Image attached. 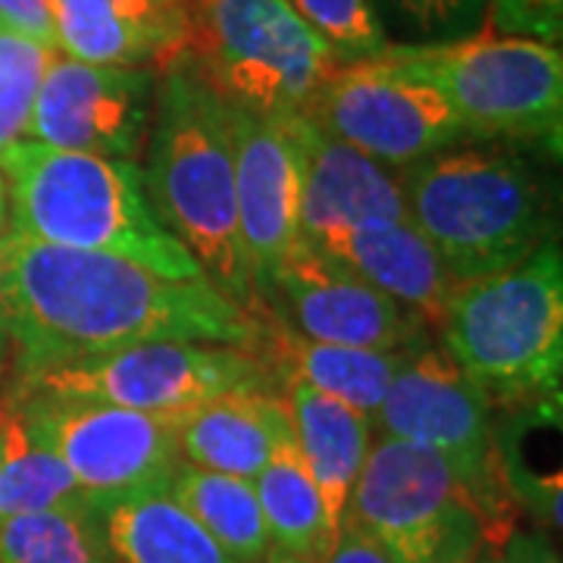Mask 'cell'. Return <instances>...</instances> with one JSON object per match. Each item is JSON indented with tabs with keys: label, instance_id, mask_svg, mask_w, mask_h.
I'll return each instance as SVG.
<instances>
[{
	"label": "cell",
	"instance_id": "obj_8",
	"mask_svg": "<svg viewBox=\"0 0 563 563\" xmlns=\"http://www.w3.org/2000/svg\"><path fill=\"white\" fill-rule=\"evenodd\" d=\"M495 410L442 347H417L388 385L376 426L388 439L420 444L442 454L457 473L483 517L488 542L501 548L520 507L507 495L492 439Z\"/></svg>",
	"mask_w": 563,
	"mask_h": 563
},
{
	"label": "cell",
	"instance_id": "obj_35",
	"mask_svg": "<svg viewBox=\"0 0 563 563\" xmlns=\"http://www.w3.org/2000/svg\"><path fill=\"white\" fill-rule=\"evenodd\" d=\"M10 357V332H7V317H3V291H0V369Z\"/></svg>",
	"mask_w": 563,
	"mask_h": 563
},
{
	"label": "cell",
	"instance_id": "obj_38",
	"mask_svg": "<svg viewBox=\"0 0 563 563\" xmlns=\"http://www.w3.org/2000/svg\"><path fill=\"white\" fill-rule=\"evenodd\" d=\"M3 420H7V404L0 401V454H3Z\"/></svg>",
	"mask_w": 563,
	"mask_h": 563
},
{
	"label": "cell",
	"instance_id": "obj_30",
	"mask_svg": "<svg viewBox=\"0 0 563 563\" xmlns=\"http://www.w3.org/2000/svg\"><path fill=\"white\" fill-rule=\"evenodd\" d=\"M485 29L558 44L563 35V0H488Z\"/></svg>",
	"mask_w": 563,
	"mask_h": 563
},
{
	"label": "cell",
	"instance_id": "obj_1",
	"mask_svg": "<svg viewBox=\"0 0 563 563\" xmlns=\"http://www.w3.org/2000/svg\"><path fill=\"white\" fill-rule=\"evenodd\" d=\"M0 291L16 379L151 342H217L254 351L261 322L213 282L169 279L139 263L0 239Z\"/></svg>",
	"mask_w": 563,
	"mask_h": 563
},
{
	"label": "cell",
	"instance_id": "obj_17",
	"mask_svg": "<svg viewBox=\"0 0 563 563\" xmlns=\"http://www.w3.org/2000/svg\"><path fill=\"white\" fill-rule=\"evenodd\" d=\"M57 47L91 66L151 69L157 79L188 51L181 0H51Z\"/></svg>",
	"mask_w": 563,
	"mask_h": 563
},
{
	"label": "cell",
	"instance_id": "obj_12",
	"mask_svg": "<svg viewBox=\"0 0 563 563\" xmlns=\"http://www.w3.org/2000/svg\"><path fill=\"white\" fill-rule=\"evenodd\" d=\"M301 117L383 166H413L466 139L442 95L383 54L342 63Z\"/></svg>",
	"mask_w": 563,
	"mask_h": 563
},
{
	"label": "cell",
	"instance_id": "obj_24",
	"mask_svg": "<svg viewBox=\"0 0 563 563\" xmlns=\"http://www.w3.org/2000/svg\"><path fill=\"white\" fill-rule=\"evenodd\" d=\"M254 492L273 548L298 554L310 563H322L329 551L325 510L320 488L291 439L282 442L273 457L263 463V470L254 476Z\"/></svg>",
	"mask_w": 563,
	"mask_h": 563
},
{
	"label": "cell",
	"instance_id": "obj_7",
	"mask_svg": "<svg viewBox=\"0 0 563 563\" xmlns=\"http://www.w3.org/2000/svg\"><path fill=\"white\" fill-rule=\"evenodd\" d=\"M401 73L432 85L466 139L561 144L563 54L558 44L483 29L439 44H388Z\"/></svg>",
	"mask_w": 563,
	"mask_h": 563
},
{
	"label": "cell",
	"instance_id": "obj_36",
	"mask_svg": "<svg viewBox=\"0 0 563 563\" xmlns=\"http://www.w3.org/2000/svg\"><path fill=\"white\" fill-rule=\"evenodd\" d=\"M261 563H310V561H303V558H298V554H288V551H282V548H269Z\"/></svg>",
	"mask_w": 563,
	"mask_h": 563
},
{
	"label": "cell",
	"instance_id": "obj_26",
	"mask_svg": "<svg viewBox=\"0 0 563 563\" xmlns=\"http://www.w3.org/2000/svg\"><path fill=\"white\" fill-rule=\"evenodd\" d=\"M0 563H110L101 514L44 510L0 517Z\"/></svg>",
	"mask_w": 563,
	"mask_h": 563
},
{
	"label": "cell",
	"instance_id": "obj_37",
	"mask_svg": "<svg viewBox=\"0 0 563 563\" xmlns=\"http://www.w3.org/2000/svg\"><path fill=\"white\" fill-rule=\"evenodd\" d=\"M7 220H10V198H7V181L0 173V232L7 229Z\"/></svg>",
	"mask_w": 563,
	"mask_h": 563
},
{
	"label": "cell",
	"instance_id": "obj_33",
	"mask_svg": "<svg viewBox=\"0 0 563 563\" xmlns=\"http://www.w3.org/2000/svg\"><path fill=\"white\" fill-rule=\"evenodd\" d=\"M501 563H561V551L551 544L544 529H514L501 544Z\"/></svg>",
	"mask_w": 563,
	"mask_h": 563
},
{
	"label": "cell",
	"instance_id": "obj_32",
	"mask_svg": "<svg viewBox=\"0 0 563 563\" xmlns=\"http://www.w3.org/2000/svg\"><path fill=\"white\" fill-rule=\"evenodd\" d=\"M322 563H395L391 554L373 536H366L363 529L344 520L335 542L329 544Z\"/></svg>",
	"mask_w": 563,
	"mask_h": 563
},
{
	"label": "cell",
	"instance_id": "obj_29",
	"mask_svg": "<svg viewBox=\"0 0 563 563\" xmlns=\"http://www.w3.org/2000/svg\"><path fill=\"white\" fill-rule=\"evenodd\" d=\"M398 20L426 44L463 38L476 22L483 0H391Z\"/></svg>",
	"mask_w": 563,
	"mask_h": 563
},
{
	"label": "cell",
	"instance_id": "obj_2",
	"mask_svg": "<svg viewBox=\"0 0 563 563\" xmlns=\"http://www.w3.org/2000/svg\"><path fill=\"white\" fill-rule=\"evenodd\" d=\"M13 235L113 254L169 279H201V266L157 220L135 161H110L16 141L0 151Z\"/></svg>",
	"mask_w": 563,
	"mask_h": 563
},
{
	"label": "cell",
	"instance_id": "obj_16",
	"mask_svg": "<svg viewBox=\"0 0 563 563\" xmlns=\"http://www.w3.org/2000/svg\"><path fill=\"white\" fill-rule=\"evenodd\" d=\"M279 122L301 163L303 242L322 244L342 232L407 220L404 185L388 166L325 135L303 117H279Z\"/></svg>",
	"mask_w": 563,
	"mask_h": 563
},
{
	"label": "cell",
	"instance_id": "obj_15",
	"mask_svg": "<svg viewBox=\"0 0 563 563\" xmlns=\"http://www.w3.org/2000/svg\"><path fill=\"white\" fill-rule=\"evenodd\" d=\"M229 132L235 157L239 235L263 313V298L282 261L301 242V163L295 141L279 120L229 107Z\"/></svg>",
	"mask_w": 563,
	"mask_h": 563
},
{
	"label": "cell",
	"instance_id": "obj_4",
	"mask_svg": "<svg viewBox=\"0 0 563 563\" xmlns=\"http://www.w3.org/2000/svg\"><path fill=\"white\" fill-rule=\"evenodd\" d=\"M407 220L457 282L507 273L551 235V203L536 169L510 147L470 144L429 154L401 179Z\"/></svg>",
	"mask_w": 563,
	"mask_h": 563
},
{
	"label": "cell",
	"instance_id": "obj_9",
	"mask_svg": "<svg viewBox=\"0 0 563 563\" xmlns=\"http://www.w3.org/2000/svg\"><path fill=\"white\" fill-rule=\"evenodd\" d=\"M344 520L373 536L395 563H454L488 542L451 463L388 435L369 448Z\"/></svg>",
	"mask_w": 563,
	"mask_h": 563
},
{
	"label": "cell",
	"instance_id": "obj_25",
	"mask_svg": "<svg viewBox=\"0 0 563 563\" xmlns=\"http://www.w3.org/2000/svg\"><path fill=\"white\" fill-rule=\"evenodd\" d=\"M7 404V401H3ZM44 510H91L98 514L66 463L38 444L22 426L20 413L7 404L3 454H0V517L44 514Z\"/></svg>",
	"mask_w": 563,
	"mask_h": 563
},
{
	"label": "cell",
	"instance_id": "obj_5",
	"mask_svg": "<svg viewBox=\"0 0 563 563\" xmlns=\"http://www.w3.org/2000/svg\"><path fill=\"white\" fill-rule=\"evenodd\" d=\"M442 342L492 410L561 404V247L548 242L507 273L461 282L442 322Z\"/></svg>",
	"mask_w": 563,
	"mask_h": 563
},
{
	"label": "cell",
	"instance_id": "obj_13",
	"mask_svg": "<svg viewBox=\"0 0 563 563\" xmlns=\"http://www.w3.org/2000/svg\"><path fill=\"white\" fill-rule=\"evenodd\" d=\"M157 76L129 66H91L57 54L29 120L32 141L110 161H135L151 135Z\"/></svg>",
	"mask_w": 563,
	"mask_h": 563
},
{
	"label": "cell",
	"instance_id": "obj_20",
	"mask_svg": "<svg viewBox=\"0 0 563 563\" xmlns=\"http://www.w3.org/2000/svg\"><path fill=\"white\" fill-rule=\"evenodd\" d=\"M417 347L404 351H369V347H342V344L310 342L291 332L285 322L263 313L261 342L254 354L266 363L273 383L298 379L329 398L361 410L366 420H376L388 385L401 373Z\"/></svg>",
	"mask_w": 563,
	"mask_h": 563
},
{
	"label": "cell",
	"instance_id": "obj_34",
	"mask_svg": "<svg viewBox=\"0 0 563 563\" xmlns=\"http://www.w3.org/2000/svg\"><path fill=\"white\" fill-rule=\"evenodd\" d=\"M454 563H501V548L492 542L479 544L476 551H470L466 558H461V561Z\"/></svg>",
	"mask_w": 563,
	"mask_h": 563
},
{
	"label": "cell",
	"instance_id": "obj_3",
	"mask_svg": "<svg viewBox=\"0 0 563 563\" xmlns=\"http://www.w3.org/2000/svg\"><path fill=\"white\" fill-rule=\"evenodd\" d=\"M147 141L144 191L157 220L179 239L203 276L257 320L261 307L239 235L229 107L179 63L157 79Z\"/></svg>",
	"mask_w": 563,
	"mask_h": 563
},
{
	"label": "cell",
	"instance_id": "obj_11",
	"mask_svg": "<svg viewBox=\"0 0 563 563\" xmlns=\"http://www.w3.org/2000/svg\"><path fill=\"white\" fill-rule=\"evenodd\" d=\"M3 401L20 413L35 442L66 463L98 514L166 488L173 466L181 461L173 417L38 391H20Z\"/></svg>",
	"mask_w": 563,
	"mask_h": 563
},
{
	"label": "cell",
	"instance_id": "obj_23",
	"mask_svg": "<svg viewBox=\"0 0 563 563\" xmlns=\"http://www.w3.org/2000/svg\"><path fill=\"white\" fill-rule=\"evenodd\" d=\"M166 492L235 563H261L273 548L254 483L179 461Z\"/></svg>",
	"mask_w": 563,
	"mask_h": 563
},
{
	"label": "cell",
	"instance_id": "obj_31",
	"mask_svg": "<svg viewBox=\"0 0 563 563\" xmlns=\"http://www.w3.org/2000/svg\"><path fill=\"white\" fill-rule=\"evenodd\" d=\"M0 29L60 51L51 0H0Z\"/></svg>",
	"mask_w": 563,
	"mask_h": 563
},
{
	"label": "cell",
	"instance_id": "obj_22",
	"mask_svg": "<svg viewBox=\"0 0 563 563\" xmlns=\"http://www.w3.org/2000/svg\"><path fill=\"white\" fill-rule=\"evenodd\" d=\"M101 529L110 563H235L166 488L107 507Z\"/></svg>",
	"mask_w": 563,
	"mask_h": 563
},
{
	"label": "cell",
	"instance_id": "obj_19",
	"mask_svg": "<svg viewBox=\"0 0 563 563\" xmlns=\"http://www.w3.org/2000/svg\"><path fill=\"white\" fill-rule=\"evenodd\" d=\"M313 247L376 285L391 301L410 310L422 325L442 329L448 307L461 288L439 251L410 220L342 232Z\"/></svg>",
	"mask_w": 563,
	"mask_h": 563
},
{
	"label": "cell",
	"instance_id": "obj_21",
	"mask_svg": "<svg viewBox=\"0 0 563 563\" xmlns=\"http://www.w3.org/2000/svg\"><path fill=\"white\" fill-rule=\"evenodd\" d=\"M279 385L291 422V442L320 488L329 544H332L344 523L363 461L373 448V422L361 410L347 407L339 398H329L298 379H282Z\"/></svg>",
	"mask_w": 563,
	"mask_h": 563
},
{
	"label": "cell",
	"instance_id": "obj_6",
	"mask_svg": "<svg viewBox=\"0 0 563 563\" xmlns=\"http://www.w3.org/2000/svg\"><path fill=\"white\" fill-rule=\"evenodd\" d=\"M188 51L181 66L232 110L301 117L342 63L288 0H181Z\"/></svg>",
	"mask_w": 563,
	"mask_h": 563
},
{
	"label": "cell",
	"instance_id": "obj_14",
	"mask_svg": "<svg viewBox=\"0 0 563 563\" xmlns=\"http://www.w3.org/2000/svg\"><path fill=\"white\" fill-rule=\"evenodd\" d=\"M263 313L310 342L369 351L413 347L422 332L410 310L303 239L282 261Z\"/></svg>",
	"mask_w": 563,
	"mask_h": 563
},
{
	"label": "cell",
	"instance_id": "obj_18",
	"mask_svg": "<svg viewBox=\"0 0 563 563\" xmlns=\"http://www.w3.org/2000/svg\"><path fill=\"white\" fill-rule=\"evenodd\" d=\"M173 429L181 461L247 483L291 439L288 407L273 388H235L195 404L173 417Z\"/></svg>",
	"mask_w": 563,
	"mask_h": 563
},
{
	"label": "cell",
	"instance_id": "obj_10",
	"mask_svg": "<svg viewBox=\"0 0 563 563\" xmlns=\"http://www.w3.org/2000/svg\"><path fill=\"white\" fill-rule=\"evenodd\" d=\"M235 388L276 391L266 363L254 351L217 342H151L22 376L13 395L38 391L176 417Z\"/></svg>",
	"mask_w": 563,
	"mask_h": 563
},
{
	"label": "cell",
	"instance_id": "obj_27",
	"mask_svg": "<svg viewBox=\"0 0 563 563\" xmlns=\"http://www.w3.org/2000/svg\"><path fill=\"white\" fill-rule=\"evenodd\" d=\"M57 54L54 47L0 29V151L29 132L41 79Z\"/></svg>",
	"mask_w": 563,
	"mask_h": 563
},
{
	"label": "cell",
	"instance_id": "obj_28",
	"mask_svg": "<svg viewBox=\"0 0 563 563\" xmlns=\"http://www.w3.org/2000/svg\"><path fill=\"white\" fill-rule=\"evenodd\" d=\"M339 57V63H357L379 57L391 44L373 0H288Z\"/></svg>",
	"mask_w": 563,
	"mask_h": 563
}]
</instances>
